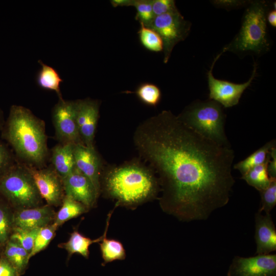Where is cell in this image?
<instances>
[{
  "instance_id": "1",
  "label": "cell",
  "mask_w": 276,
  "mask_h": 276,
  "mask_svg": "<svg viewBox=\"0 0 276 276\" xmlns=\"http://www.w3.org/2000/svg\"><path fill=\"white\" fill-rule=\"evenodd\" d=\"M133 139L159 175L165 211L183 221L203 220L228 203L235 183L231 146L202 136L168 110L140 125Z\"/></svg>"
},
{
  "instance_id": "2",
  "label": "cell",
  "mask_w": 276,
  "mask_h": 276,
  "mask_svg": "<svg viewBox=\"0 0 276 276\" xmlns=\"http://www.w3.org/2000/svg\"><path fill=\"white\" fill-rule=\"evenodd\" d=\"M3 136L16 154L27 163L40 165L45 162L48 147L44 123L29 109L19 105L11 106Z\"/></svg>"
},
{
  "instance_id": "3",
  "label": "cell",
  "mask_w": 276,
  "mask_h": 276,
  "mask_svg": "<svg viewBox=\"0 0 276 276\" xmlns=\"http://www.w3.org/2000/svg\"><path fill=\"white\" fill-rule=\"evenodd\" d=\"M105 188L118 203L131 205L142 202L155 194L157 185L150 171L132 164L114 168L104 177Z\"/></svg>"
},
{
  "instance_id": "4",
  "label": "cell",
  "mask_w": 276,
  "mask_h": 276,
  "mask_svg": "<svg viewBox=\"0 0 276 276\" xmlns=\"http://www.w3.org/2000/svg\"><path fill=\"white\" fill-rule=\"evenodd\" d=\"M186 125L202 136L231 146L224 129L225 114L222 106L212 100L196 101L178 116Z\"/></svg>"
},
{
  "instance_id": "5",
  "label": "cell",
  "mask_w": 276,
  "mask_h": 276,
  "mask_svg": "<svg viewBox=\"0 0 276 276\" xmlns=\"http://www.w3.org/2000/svg\"><path fill=\"white\" fill-rule=\"evenodd\" d=\"M266 6L264 1L250 3L244 13L240 31L223 48L224 51H252L259 53L268 49Z\"/></svg>"
},
{
  "instance_id": "6",
  "label": "cell",
  "mask_w": 276,
  "mask_h": 276,
  "mask_svg": "<svg viewBox=\"0 0 276 276\" xmlns=\"http://www.w3.org/2000/svg\"><path fill=\"white\" fill-rule=\"evenodd\" d=\"M0 193L19 209L38 206L41 197L27 167L13 165L0 178Z\"/></svg>"
},
{
  "instance_id": "7",
  "label": "cell",
  "mask_w": 276,
  "mask_h": 276,
  "mask_svg": "<svg viewBox=\"0 0 276 276\" xmlns=\"http://www.w3.org/2000/svg\"><path fill=\"white\" fill-rule=\"evenodd\" d=\"M149 27L154 30L162 39L164 62L166 63L174 47L188 35L191 23L177 11L155 16Z\"/></svg>"
},
{
  "instance_id": "8",
  "label": "cell",
  "mask_w": 276,
  "mask_h": 276,
  "mask_svg": "<svg viewBox=\"0 0 276 276\" xmlns=\"http://www.w3.org/2000/svg\"><path fill=\"white\" fill-rule=\"evenodd\" d=\"M224 52L223 50L214 59L210 70L207 74L209 98L225 108L234 106L239 103L244 90L251 84L256 75L257 66L255 64L252 75L246 82L237 84L215 78L212 73L213 66L220 55Z\"/></svg>"
},
{
  "instance_id": "9",
  "label": "cell",
  "mask_w": 276,
  "mask_h": 276,
  "mask_svg": "<svg viewBox=\"0 0 276 276\" xmlns=\"http://www.w3.org/2000/svg\"><path fill=\"white\" fill-rule=\"evenodd\" d=\"M52 120L60 143L82 144L77 124L75 101L59 99L53 108Z\"/></svg>"
},
{
  "instance_id": "10",
  "label": "cell",
  "mask_w": 276,
  "mask_h": 276,
  "mask_svg": "<svg viewBox=\"0 0 276 276\" xmlns=\"http://www.w3.org/2000/svg\"><path fill=\"white\" fill-rule=\"evenodd\" d=\"M227 276H276V254L235 256Z\"/></svg>"
},
{
  "instance_id": "11",
  "label": "cell",
  "mask_w": 276,
  "mask_h": 276,
  "mask_svg": "<svg viewBox=\"0 0 276 276\" xmlns=\"http://www.w3.org/2000/svg\"><path fill=\"white\" fill-rule=\"evenodd\" d=\"M42 198L51 206L62 203L63 196L62 180L53 169H36L27 167Z\"/></svg>"
},
{
  "instance_id": "12",
  "label": "cell",
  "mask_w": 276,
  "mask_h": 276,
  "mask_svg": "<svg viewBox=\"0 0 276 276\" xmlns=\"http://www.w3.org/2000/svg\"><path fill=\"white\" fill-rule=\"evenodd\" d=\"M76 101V121L83 144L94 147V140L99 117V103L90 99Z\"/></svg>"
},
{
  "instance_id": "13",
  "label": "cell",
  "mask_w": 276,
  "mask_h": 276,
  "mask_svg": "<svg viewBox=\"0 0 276 276\" xmlns=\"http://www.w3.org/2000/svg\"><path fill=\"white\" fill-rule=\"evenodd\" d=\"M62 180L65 195L80 202L87 208L95 203L98 196L90 181L75 167Z\"/></svg>"
},
{
  "instance_id": "14",
  "label": "cell",
  "mask_w": 276,
  "mask_h": 276,
  "mask_svg": "<svg viewBox=\"0 0 276 276\" xmlns=\"http://www.w3.org/2000/svg\"><path fill=\"white\" fill-rule=\"evenodd\" d=\"M74 153L76 168L90 181L99 195L100 160L94 147L75 144Z\"/></svg>"
},
{
  "instance_id": "15",
  "label": "cell",
  "mask_w": 276,
  "mask_h": 276,
  "mask_svg": "<svg viewBox=\"0 0 276 276\" xmlns=\"http://www.w3.org/2000/svg\"><path fill=\"white\" fill-rule=\"evenodd\" d=\"M55 213L48 204L18 209L13 214V227L25 229L41 228L54 221Z\"/></svg>"
},
{
  "instance_id": "16",
  "label": "cell",
  "mask_w": 276,
  "mask_h": 276,
  "mask_svg": "<svg viewBox=\"0 0 276 276\" xmlns=\"http://www.w3.org/2000/svg\"><path fill=\"white\" fill-rule=\"evenodd\" d=\"M256 254L267 255L276 250V229L270 214L255 215Z\"/></svg>"
},
{
  "instance_id": "17",
  "label": "cell",
  "mask_w": 276,
  "mask_h": 276,
  "mask_svg": "<svg viewBox=\"0 0 276 276\" xmlns=\"http://www.w3.org/2000/svg\"><path fill=\"white\" fill-rule=\"evenodd\" d=\"M74 144L61 143L52 149L51 162L54 170L62 179L71 173L75 168Z\"/></svg>"
},
{
  "instance_id": "18",
  "label": "cell",
  "mask_w": 276,
  "mask_h": 276,
  "mask_svg": "<svg viewBox=\"0 0 276 276\" xmlns=\"http://www.w3.org/2000/svg\"><path fill=\"white\" fill-rule=\"evenodd\" d=\"M111 213L112 212H110L109 214L107 219L105 232L103 235L99 238L91 239L82 235L77 231H74L71 233L67 241L58 244V247L65 249L70 256L74 254H78L87 258L89 254V247L90 245L93 243L101 242L104 237L106 235Z\"/></svg>"
},
{
  "instance_id": "19",
  "label": "cell",
  "mask_w": 276,
  "mask_h": 276,
  "mask_svg": "<svg viewBox=\"0 0 276 276\" xmlns=\"http://www.w3.org/2000/svg\"><path fill=\"white\" fill-rule=\"evenodd\" d=\"M29 255V252L15 241L9 239L7 242L3 258L16 269L20 276L27 268Z\"/></svg>"
},
{
  "instance_id": "20",
  "label": "cell",
  "mask_w": 276,
  "mask_h": 276,
  "mask_svg": "<svg viewBox=\"0 0 276 276\" xmlns=\"http://www.w3.org/2000/svg\"><path fill=\"white\" fill-rule=\"evenodd\" d=\"M38 62L41 68L36 76L38 85L41 88L55 91L59 99L62 98L60 86L63 79L58 72L53 67L44 64L40 60H38Z\"/></svg>"
},
{
  "instance_id": "21",
  "label": "cell",
  "mask_w": 276,
  "mask_h": 276,
  "mask_svg": "<svg viewBox=\"0 0 276 276\" xmlns=\"http://www.w3.org/2000/svg\"><path fill=\"white\" fill-rule=\"evenodd\" d=\"M275 146V141L271 140L253 152L243 160L234 165V168L239 171L242 176L252 168L265 163L269 156L271 149Z\"/></svg>"
},
{
  "instance_id": "22",
  "label": "cell",
  "mask_w": 276,
  "mask_h": 276,
  "mask_svg": "<svg viewBox=\"0 0 276 276\" xmlns=\"http://www.w3.org/2000/svg\"><path fill=\"white\" fill-rule=\"evenodd\" d=\"M61 204L60 210L55 214L53 222L57 227L86 211L87 208L85 206L66 195L64 196Z\"/></svg>"
},
{
  "instance_id": "23",
  "label": "cell",
  "mask_w": 276,
  "mask_h": 276,
  "mask_svg": "<svg viewBox=\"0 0 276 276\" xmlns=\"http://www.w3.org/2000/svg\"><path fill=\"white\" fill-rule=\"evenodd\" d=\"M270 154L267 161L260 165L256 166L242 175L244 179L249 185L253 187L259 192L267 188L271 181L267 171V165Z\"/></svg>"
},
{
  "instance_id": "24",
  "label": "cell",
  "mask_w": 276,
  "mask_h": 276,
  "mask_svg": "<svg viewBox=\"0 0 276 276\" xmlns=\"http://www.w3.org/2000/svg\"><path fill=\"white\" fill-rule=\"evenodd\" d=\"M100 243L103 264L125 259L126 252L122 243L118 240L107 239L105 235Z\"/></svg>"
},
{
  "instance_id": "25",
  "label": "cell",
  "mask_w": 276,
  "mask_h": 276,
  "mask_svg": "<svg viewBox=\"0 0 276 276\" xmlns=\"http://www.w3.org/2000/svg\"><path fill=\"white\" fill-rule=\"evenodd\" d=\"M138 31L140 40L146 49L154 52H159L163 50V43L159 35L153 29L140 23Z\"/></svg>"
},
{
  "instance_id": "26",
  "label": "cell",
  "mask_w": 276,
  "mask_h": 276,
  "mask_svg": "<svg viewBox=\"0 0 276 276\" xmlns=\"http://www.w3.org/2000/svg\"><path fill=\"white\" fill-rule=\"evenodd\" d=\"M58 227L52 223L40 228L35 239L33 248L29 253V259L48 246L54 237Z\"/></svg>"
},
{
  "instance_id": "27",
  "label": "cell",
  "mask_w": 276,
  "mask_h": 276,
  "mask_svg": "<svg viewBox=\"0 0 276 276\" xmlns=\"http://www.w3.org/2000/svg\"><path fill=\"white\" fill-rule=\"evenodd\" d=\"M40 228L25 229L13 227L9 239L18 243L30 253Z\"/></svg>"
},
{
  "instance_id": "28",
  "label": "cell",
  "mask_w": 276,
  "mask_h": 276,
  "mask_svg": "<svg viewBox=\"0 0 276 276\" xmlns=\"http://www.w3.org/2000/svg\"><path fill=\"white\" fill-rule=\"evenodd\" d=\"M135 94L143 103L150 106L156 105L161 98L159 88L155 84L150 83H145L140 85Z\"/></svg>"
},
{
  "instance_id": "29",
  "label": "cell",
  "mask_w": 276,
  "mask_h": 276,
  "mask_svg": "<svg viewBox=\"0 0 276 276\" xmlns=\"http://www.w3.org/2000/svg\"><path fill=\"white\" fill-rule=\"evenodd\" d=\"M9 208L0 200V244L9 240L13 229V214Z\"/></svg>"
},
{
  "instance_id": "30",
  "label": "cell",
  "mask_w": 276,
  "mask_h": 276,
  "mask_svg": "<svg viewBox=\"0 0 276 276\" xmlns=\"http://www.w3.org/2000/svg\"><path fill=\"white\" fill-rule=\"evenodd\" d=\"M260 193L261 203L258 212L270 214L276 204V178H271L269 186Z\"/></svg>"
},
{
  "instance_id": "31",
  "label": "cell",
  "mask_w": 276,
  "mask_h": 276,
  "mask_svg": "<svg viewBox=\"0 0 276 276\" xmlns=\"http://www.w3.org/2000/svg\"><path fill=\"white\" fill-rule=\"evenodd\" d=\"M132 6L136 10L135 19L149 27L154 18L151 0H134Z\"/></svg>"
},
{
  "instance_id": "32",
  "label": "cell",
  "mask_w": 276,
  "mask_h": 276,
  "mask_svg": "<svg viewBox=\"0 0 276 276\" xmlns=\"http://www.w3.org/2000/svg\"><path fill=\"white\" fill-rule=\"evenodd\" d=\"M155 16L179 11L173 0H151Z\"/></svg>"
},
{
  "instance_id": "33",
  "label": "cell",
  "mask_w": 276,
  "mask_h": 276,
  "mask_svg": "<svg viewBox=\"0 0 276 276\" xmlns=\"http://www.w3.org/2000/svg\"><path fill=\"white\" fill-rule=\"evenodd\" d=\"M13 165L12 155L10 151L0 140V178Z\"/></svg>"
},
{
  "instance_id": "34",
  "label": "cell",
  "mask_w": 276,
  "mask_h": 276,
  "mask_svg": "<svg viewBox=\"0 0 276 276\" xmlns=\"http://www.w3.org/2000/svg\"><path fill=\"white\" fill-rule=\"evenodd\" d=\"M0 276H20L16 269L4 258L0 259Z\"/></svg>"
},
{
  "instance_id": "35",
  "label": "cell",
  "mask_w": 276,
  "mask_h": 276,
  "mask_svg": "<svg viewBox=\"0 0 276 276\" xmlns=\"http://www.w3.org/2000/svg\"><path fill=\"white\" fill-rule=\"evenodd\" d=\"M270 157L267 165V171L270 178H276V147H273L269 152Z\"/></svg>"
},
{
  "instance_id": "36",
  "label": "cell",
  "mask_w": 276,
  "mask_h": 276,
  "mask_svg": "<svg viewBox=\"0 0 276 276\" xmlns=\"http://www.w3.org/2000/svg\"><path fill=\"white\" fill-rule=\"evenodd\" d=\"M214 2L216 5L221 6H238L242 5L244 2L238 1H216Z\"/></svg>"
},
{
  "instance_id": "37",
  "label": "cell",
  "mask_w": 276,
  "mask_h": 276,
  "mask_svg": "<svg viewBox=\"0 0 276 276\" xmlns=\"http://www.w3.org/2000/svg\"><path fill=\"white\" fill-rule=\"evenodd\" d=\"M133 2L134 0H112L110 1L113 7L119 6H132Z\"/></svg>"
},
{
  "instance_id": "38",
  "label": "cell",
  "mask_w": 276,
  "mask_h": 276,
  "mask_svg": "<svg viewBox=\"0 0 276 276\" xmlns=\"http://www.w3.org/2000/svg\"><path fill=\"white\" fill-rule=\"evenodd\" d=\"M267 19L271 26L275 28L276 27V11L272 10L267 15Z\"/></svg>"
},
{
  "instance_id": "39",
  "label": "cell",
  "mask_w": 276,
  "mask_h": 276,
  "mask_svg": "<svg viewBox=\"0 0 276 276\" xmlns=\"http://www.w3.org/2000/svg\"><path fill=\"white\" fill-rule=\"evenodd\" d=\"M3 117L2 116V113L0 112V129L3 127Z\"/></svg>"
}]
</instances>
